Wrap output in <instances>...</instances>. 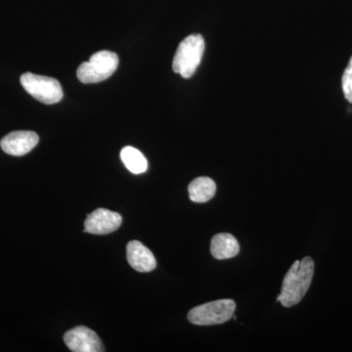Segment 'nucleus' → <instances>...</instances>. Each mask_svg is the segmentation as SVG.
<instances>
[{
  "label": "nucleus",
  "instance_id": "f257e3e1",
  "mask_svg": "<svg viewBox=\"0 0 352 352\" xmlns=\"http://www.w3.org/2000/svg\"><path fill=\"white\" fill-rule=\"evenodd\" d=\"M314 275V259L305 256L302 261H296L284 278L277 302H281L285 307H292L302 302L312 283Z\"/></svg>",
  "mask_w": 352,
  "mask_h": 352
},
{
  "label": "nucleus",
  "instance_id": "f03ea898",
  "mask_svg": "<svg viewBox=\"0 0 352 352\" xmlns=\"http://www.w3.org/2000/svg\"><path fill=\"white\" fill-rule=\"evenodd\" d=\"M205 52V41L199 34L183 39L173 58V69L182 78H189L195 74Z\"/></svg>",
  "mask_w": 352,
  "mask_h": 352
},
{
  "label": "nucleus",
  "instance_id": "7ed1b4c3",
  "mask_svg": "<svg viewBox=\"0 0 352 352\" xmlns=\"http://www.w3.org/2000/svg\"><path fill=\"white\" fill-rule=\"evenodd\" d=\"M119 66V57L116 53L102 50L90 57L89 61L78 67L76 76L80 82L89 85L104 82L115 73Z\"/></svg>",
  "mask_w": 352,
  "mask_h": 352
},
{
  "label": "nucleus",
  "instance_id": "20e7f679",
  "mask_svg": "<svg viewBox=\"0 0 352 352\" xmlns=\"http://www.w3.org/2000/svg\"><path fill=\"white\" fill-rule=\"evenodd\" d=\"M20 82L28 94L46 105L56 104L63 99V90L56 78L25 73L21 76Z\"/></svg>",
  "mask_w": 352,
  "mask_h": 352
},
{
  "label": "nucleus",
  "instance_id": "39448f33",
  "mask_svg": "<svg viewBox=\"0 0 352 352\" xmlns=\"http://www.w3.org/2000/svg\"><path fill=\"white\" fill-rule=\"evenodd\" d=\"M236 303L232 300H219L190 310L188 320L194 325L212 326L226 323L232 318Z\"/></svg>",
  "mask_w": 352,
  "mask_h": 352
},
{
  "label": "nucleus",
  "instance_id": "423d86ee",
  "mask_svg": "<svg viewBox=\"0 0 352 352\" xmlns=\"http://www.w3.org/2000/svg\"><path fill=\"white\" fill-rule=\"evenodd\" d=\"M64 342L69 351L74 352L105 351L100 338L85 326H78L68 331L65 333Z\"/></svg>",
  "mask_w": 352,
  "mask_h": 352
},
{
  "label": "nucleus",
  "instance_id": "0eeeda50",
  "mask_svg": "<svg viewBox=\"0 0 352 352\" xmlns=\"http://www.w3.org/2000/svg\"><path fill=\"white\" fill-rule=\"evenodd\" d=\"M122 215L106 208H97L85 221V231L94 235H106L117 231L122 226Z\"/></svg>",
  "mask_w": 352,
  "mask_h": 352
},
{
  "label": "nucleus",
  "instance_id": "6e6552de",
  "mask_svg": "<svg viewBox=\"0 0 352 352\" xmlns=\"http://www.w3.org/2000/svg\"><path fill=\"white\" fill-rule=\"evenodd\" d=\"M39 138L34 131H13L1 139L0 147L11 156H24L38 144Z\"/></svg>",
  "mask_w": 352,
  "mask_h": 352
},
{
  "label": "nucleus",
  "instance_id": "1a4fd4ad",
  "mask_svg": "<svg viewBox=\"0 0 352 352\" xmlns=\"http://www.w3.org/2000/svg\"><path fill=\"white\" fill-rule=\"evenodd\" d=\"M126 258L129 265L138 272H150L157 266L153 252L139 241H131L127 244Z\"/></svg>",
  "mask_w": 352,
  "mask_h": 352
},
{
  "label": "nucleus",
  "instance_id": "9d476101",
  "mask_svg": "<svg viewBox=\"0 0 352 352\" xmlns=\"http://www.w3.org/2000/svg\"><path fill=\"white\" fill-rule=\"evenodd\" d=\"M239 252V243L229 233L217 234L210 243V252L217 259L232 258L237 256Z\"/></svg>",
  "mask_w": 352,
  "mask_h": 352
},
{
  "label": "nucleus",
  "instance_id": "9b49d317",
  "mask_svg": "<svg viewBox=\"0 0 352 352\" xmlns=\"http://www.w3.org/2000/svg\"><path fill=\"white\" fill-rule=\"evenodd\" d=\"M217 191V185L212 178L201 176L190 183L189 197L194 203H206L212 200Z\"/></svg>",
  "mask_w": 352,
  "mask_h": 352
},
{
  "label": "nucleus",
  "instance_id": "f8f14e48",
  "mask_svg": "<svg viewBox=\"0 0 352 352\" xmlns=\"http://www.w3.org/2000/svg\"><path fill=\"white\" fill-rule=\"evenodd\" d=\"M120 159L127 170L134 175H141L148 168V162L139 150L131 146H127L120 152Z\"/></svg>",
  "mask_w": 352,
  "mask_h": 352
},
{
  "label": "nucleus",
  "instance_id": "ddd939ff",
  "mask_svg": "<svg viewBox=\"0 0 352 352\" xmlns=\"http://www.w3.org/2000/svg\"><path fill=\"white\" fill-rule=\"evenodd\" d=\"M342 91L347 101L352 104V56L342 78Z\"/></svg>",
  "mask_w": 352,
  "mask_h": 352
}]
</instances>
